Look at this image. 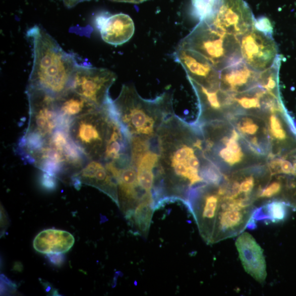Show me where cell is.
Here are the masks:
<instances>
[{"instance_id":"3","label":"cell","mask_w":296,"mask_h":296,"mask_svg":"<svg viewBox=\"0 0 296 296\" xmlns=\"http://www.w3.org/2000/svg\"><path fill=\"white\" fill-rule=\"evenodd\" d=\"M33 44V66L29 84L58 97L71 90L77 60L62 48L46 31L38 26L28 30Z\"/></svg>"},{"instance_id":"13","label":"cell","mask_w":296,"mask_h":296,"mask_svg":"<svg viewBox=\"0 0 296 296\" xmlns=\"http://www.w3.org/2000/svg\"><path fill=\"white\" fill-rule=\"evenodd\" d=\"M95 24L103 41L111 45H123L135 33L133 20L129 15L124 14H99L95 18Z\"/></svg>"},{"instance_id":"28","label":"cell","mask_w":296,"mask_h":296,"mask_svg":"<svg viewBox=\"0 0 296 296\" xmlns=\"http://www.w3.org/2000/svg\"><path fill=\"white\" fill-rule=\"evenodd\" d=\"M85 1H90V0H63V2L68 8H73L79 3Z\"/></svg>"},{"instance_id":"25","label":"cell","mask_w":296,"mask_h":296,"mask_svg":"<svg viewBox=\"0 0 296 296\" xmlns=\"http://www.w3.org/2000/svg\"><path fill=\"white\" fill-rule=\"evenodd\" d=\"M16 289V285L4 275H1V294L4 295L9 291L14 292Z\"/></svg>"},{"instance_id":"11","label":"cell","mask_w":296,"mask_h":296,"mask_svg":"<svg viewBox=\"0 0 296 296\" xmlns=\"http://www.w3.org/2000/svg\"><path fill=\"white\" fill-rule=\"evenodd\" d=\"M173 55L175 61L184 68L188 79L207 88L219 86V72L202 55L177 47Z\"/></svg>"},{"instance_id":"14","label":"cell","mask_w":296,"mask_h":296,"mask_svg":"<svg viewBox=\"0 0 296 296\" xmlns=\"http://www.w3.org/2000/svg\"><path fill=\"white\" fill-rule=\"evenodd\" d=\"M239 257L246 271L258 282L266 281L267 265L263 251L249 233L243 232L235 243Z\"/></svg>"},{"instance_id":"6","label":"cell","mask_w":296,"mask_h":296,"mask_svg":"<svg viewBox=\"0 0 296 296\" xmlns=\"http://www.w3.org/2000/svg\"><path fill=\"white\" fill-rule=\"evenodd\" d=\"M26 92L29 106V123L18 147L30 150L41 146L56 130L64 127L55 97L45 90L30 85Z\"/></svg>"},{"instance_id":"15","label":"cell","mask_w":296,"mask_h":296,"mask_svg":"<svg viewBox=\"0 0 296 296\" xmlns=\"http://www.w3.org/2000/svg\"><path fill=\"white\" fill-rule=\"evenodd\" d=\"M260 72L243 61L219 72V87L223 91L241 93L259 86Z\"/></svg>"},{"instance_id":"20","label":"cell","mask_w":296,"mask_h":296,"mask_svg":"<svg viewBox=\"0 0 296 296\" xmlns=\"http://www.w3.org/2000/svg\"><path fill=\"white\" fill-rule=\"evenodd\" d=\"M282 111H274L271 112V115L269 119L268 129L270 140L282 141L286 140V134L283 129L280 119L277 115V112Z\"/></svg>"},{"instance_id":"29","label":"cell","mask_w":296,"mask_h":296,"mask_svg":"<svg viewBox=\"0 0 296 296\" xmlns=\"http://www.w3.org/2000/svg\"><path fill=\"white\" fill-rule=\"evenodd\" d=\"M110 1L116 2H122V3L140 4V3L148 1V0H110Z\"/></svg>"},{"instance_id":"24","label":"cell","mask_w":296,"mask_h":296,"mask_svg":"<svg viewBox=\"0 0 296 296\" xmlns=\"http://www.w3.org/2000/svg\"><path fill=\"white\" fill-rule=\"evenodd\" d=\"M56 179L54 176L44 172L40 179L41 187L47 191H54L57 185Z\"/></svg>"},{"instance_id":"26","label":"cell","mask_w":296,"mask_h":296,"mask_svg":"<svg viewBox=\"0 0 296 296\" xmlns=\"http://www.w3.org/2000/svg\"><path fill=\"white\" fill-rule=\"evenodd\" d=\"M47 259L55 267H61L64 264L66 260L64 254H51L46 255Z\"/></svg>"},{"instance_id":"8","label":"cell","mask_w":296,"mask_h":296,"mask_svg":"<svg viewBox=\"0 0 296 296\" xmlns=\"http://www.w3.org/2000/svg\"><path fill=\"white\" fill-rule=\"evenodd\" d=\"M116 79V75L108 69L79 65L73 75L71 90L102 109L112 100L109 89Z\"/></svg>"},{"instance_id":"22","label":"cell","mask_w":296,"mask_h":296,"mask_svg":"<svg viewBox=\"0 0 296 296\" xmlns=\"http://www.w3.org/2000/svg\"><path fill=\"white\" fill-rule=\"evenodd\" d=\"M281 190V183L278 181H274L270 184H267L261 191L260 199H270L272 198L279 194Z\"/></svg>"},{"instance_id":"5","label":"cell","mask_w":296,"mask_h":296,"mask_svg":"<svg viewBox=\"0 0 296 296\" xmlns=\"http://www.w3.org/2000/svg\"><path fill=\"white\" fill-rule=\"evenodd\" d=\"M178 47L200 53L219 72L243 61L240 39L205 21H200Z\"/></svg>"},{"instance_id":"30","label":"cell","mask_w":296,"mask_h":296,"mask_svg":"<svg viewBox=\"0 0 296 296\" xmlns=\"http://www.w3.org/2000/svg\"><path fill=\"white\" fill-rule=\"evenodd\" d=\"M14 268L15 270L19 271V272H20V271H21L23 269V266L22 265V264L20 262H16L15 264Z\"/></svg>"},{"instance_id":"1","label":"cell","mask_w":296,"mask_h":296,"mask_svg":"<svg viewBox=\"0 0 296 296\" xmlns=\"http://www.w3.org/2000/svg\"><path fill=\"white\" fill-rule=\"evenodd\" d=\"M159 162L157 196L188 197L199 188L216 182L220 172L207 156L199 126L174 113L163 123L157 136Z\"/></svg>"},{"instance_id":"18","label":"cell","mask_w":296,"mask_h":296,"mask_svg":"<svg viewBox=\"0 0 296 296\" xmlns=\"http://www.w3.org/2000/svg\"><path fill=\"white\" fill-rule=\"evenodd\" d=\"M153 201H144L138 204L135 210L127 214V217L133 219L137 228L143 233H147L152 221Z\"/></svg>"},{"instance_id":"21","label":"cell","mask_w":296,"mask_h":296,"mask_svg":"<svg viewBox=\"0 0 296 296\" xmlns=\"http://www.w3.org/2000/svg\"><path fill=\"white\" fill-rule=\"evenodd\" d=\"M266 210L268 219L274 222H279L285 218L286 207L284 203L275 200L270 201L266 206Z\"/></svg>"},{"instance_id":"7","label":"cell","mask_w":296,"mask_h":296,"mask_svg":"<svg viewBox=\"0 0 296 296\" xmlns=\"http://www.w3.org/2000/svg\"><path fill=\"white\" fill-rule=\"evenodd\" d=\"M112 100L103 108L74 119L69 125L72 141L89 160L103 162L114 122L110 109Z\"/></svg>"},{"instance_id":"2","label":"cell","mask_w":296,"mask_h":296,"mask_svg":"<svg viewBox=\"0 0 296 296\" xmlns=\"http://www.w3.org/2000/svg\"><path fill=\"white\" fill-rule=\"evenodd\" d=\"M110 109L130 140H156L163 123L174 113L172 95L169 91L146 99L134 86L127 85L123 86L118 97L112 100Z\"/></svg>"},{"instance_id":"27","label":"cell","mask_w":296,"mask_h":296,"mask_svg":"<svg viewBox=\"0 0 296 296\" xmlns=\"http://www.w3.org/2000/svg\"><path fill=\"white\" fill-rule=\"evenodd\" d=\"M1 209V228H2V234L5 233L6 229H7L8 225H9V219L4 209V208L2 206Z\"/></svg>"},{"instance_id":"16","label":"cell","mask_w":296,"mask_h":296,"mask_svg":"<svg viewBox=\"0 0 296 296\" xmlns=\"http://www.w3.org/2000/svg\"><path fill=\"white\" fill-rule=\"evenodd\" d=\"M56 103L63 127L68 129L74 119L100 109L72 90L56 97Z\"/></svg>"},{"instance_id":"10","label":"cell","mask_w":296,"mask_h":296,"mask_svg":"<svg viewBox=\"0 0 296 296\" xmlns=\"http://www.w3.org/2000/svg\"><path fill=\"white\" fill-rule=\"evenodd\" d=\"M255 20L244 0H220L215 14L205 21L240 39L254 27Z\"/></svg>"},{"instance_id":"4","label":"cell","mask_w":296,"mask_h":296,"mask_svg":"<svg viewBox=\"0 0 296 296\" xmlns=\"http://www.w3.org/2000/svg\"><path fill=\"white\" fill-rule=\"evenodd\" d=\"M22 158L56 179L72 174L83 167L86 157L72 141L68 130L60 128L42 146Z\"/></svg>"},{"instance_id":"17","label":"cell","mask_w":296,"mask_h":296,"mask_svg":"<svg viewBox=\"0 0 296 296\" xmlns=\"http://www.w3.org/2000/svg\"><path fill=\"white\" fill-rule=\"evenodd\" d=\"M75 239L70 232L49 229L43 230L34 239V249L43 254H65L73 247Z\"/></svg>"},{"instance_id":"19","label":"cell","mask_w":296,"mask_h":296,"mask_svg":"<svg viewBox=\"0 0 296 296\" xmlns=\"http://www.w3.org/2000/svg\"><path fill=\"white\" fill-rule=\"evenodd\" d=\"M220 0H192L193 15L200 21L210 18L217 10Z\"/></svg>"},{"instance_id":"23","label":"cell","mask_w":296,"mask_h":296,"mask_svg":"<svg viewBox=\"0 0 296 296\" xmlns=\"http://www.w3.org/2000/svg\"><path fill=\"white\" fill-rule=\"evenodd\" d=\"M254 27L264 33L272 35L273 30L272 24L265 17H261L255 20Z\"/></svg>"},{"instance_id":"12","label":"cell","mask_w":296,"mask_h":296,"mask_svg":"<svg viewBox=\"0 0 296 296\" xmlns=\"http://www.w3.org/2000/svg\"><path fill=\"white\" fill-rule=\"evenodd\" d=\"M71 180L77 190L82 184L93 187L108 195L119 206L117 182L103 162L90 160Z\"/></svg>"},{"instance_id":"9","label":"cell","mask_w":296,"mask_h":296,"mask_svg":"<svg viewBox=\"0 0 296 296\" xmlns=\"http://www.w3.org/2000/svg\"><path fill=\"white\" fill-rule=\"evenodd\" d=\"M240 43L243 61L257 72L272 67L281 56L272 35L255 27L241 37Z\"/></svg>"}]
</instances>
